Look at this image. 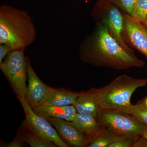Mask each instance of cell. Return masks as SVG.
Masks as SVG:
<instances>
[{
    "label": "cell",
    "mask_w": 147,
    "mask_h": 147,
    "mask_svg": "<svg viewBox=\"0 0 147 147\" xmlns=\"http://www.w3.org/2000/svg\"><path fill=\"white\" fill-rule=\"evenodd\" d=\"M147 16V0H136L135 10L132 17L143 24Z\"/></svg>",
    "instance_id": "obj_19"
},
{
    "label": "cell",
    "mask_w": 147,
    "mask_h": 147,
    "mask_svg": "<svg viewBox=\"0 0 147 147\" xmlns=\"http://www.w3.org/2000/svg\"><path fill=\"white\" fill-rule=\"evenodd\" d=\"M119 9L124 13L134 15L136 0H106Z\"/></svg>",
    "instance_id": "obj_17"
},
{
    "label": "cell",
    "mask_w": 147,
    "mask_h": 147,
    "mask_svg": "<svg viewBox=\"0 0 147 147\" xmlns=\"http://www.w3.org/2000/svg\"><path fill=\"white\" fill-rule=\"evenodd\" d=\"M36 36L34 24L28 12L7 4L1 6L0 44H7L13 50H25Z\"/></svg>",
    "instance_id": "obj_2"
},
{
    "label": "cell",
    "mask_w": 147,
    "mask_h": 147,
    "mask_svg": "<svg viewBox=\"0 0 147 147\" xmlns=\"http://www.w3.org/2000/svg\"><path fill=\"white\" fill-rule=\"evenodd\" d=\"M142 136L144 137L145 138H146L147 141V127L146 129H145V130L144 131V132L142 133Z\"/></svg>",
    "instance_id": "obj_24"
},
{
    "label": "cell",
    "mask_w": 147,
    "mask_h": 147,
    "mask_svg": "<svg viewBox=\"0 0 147 147\" xmlns=\"http://www.w3.org/2000/svg\"><path fill=\"white\" fill-rule=\"evenodd\" d=\"M142 101L143 103H144V104L145 106L147 108V96L145 98L144 100H142Z\"/></svg>",
    "instance_id": "obj_25"
},
{
    "label": "cell",
    "mask_w": 147,
    "mask_h": 147,
    "mask_svg": "<svg viewBox=\"0 0 147 147\" xmlns=\"http://www.w3.org/2000/svg\"><path fill=\"white\" fill-rule=\"evenodd\" d=\"M28 144L25 141L24 135L20 128L18 129L16 132L15 138L11 142L9 143L1 142V147H22L26 146Z\"/></svg>",
    "instance_id": "obj_20"
},
{
    "label": "cell",
    "mask_w": 147,
    "mask_h": 147,
    "mask_svg": "<svg viewBox=\"0 0 147 147\" xmlns=\"http://www.w3.org/2000/svg\"><path fill=\"white\" fill-rule=\"evenodd\" d=\"M117 134L104 129L90 141L88 147H110Z\"/></svg>",
    "instance_id": "obj_16"
},
{
    "label": "cell",
    "mask_w": 147,
    "mask_h": 147,
    "mask_svg": "<svg viewBox=\"0 0 147 147\" xmlns=\"http://www.w3.org/2000/svg\"><path fill=\"white\" fill-rule=\"evenodd\" d=\"M147 147V141L146 138L141 135L134 141L132 147Z\"/></svg>",
    "instance_id": "obj_23"
},
{
    "label": "cell",
    "mask_w": 147,
    "mask_h": 147,
    "mask_svg": "<svg viewBox=\"0 0 147 147\" xmlns=\"http://www.w3.org/2000/svg\"><path fill=\"white\" fill-rule=\"evenodd\" d=\"M104 129L136 141L147 127L134 116L114 110L100 109L96 116Z\"/></svg>",
    "instance_id": "obj_4"
},
{
    "label": "cell",
    "mask_w": 147,
    "mask_h": 147,
    "mask_svg": "<svg viewBox=\"0 0 147 147\" xmlns=\"http://www.w3.org/2000/svg\"><path fill=\"white\" fill-rule=\"evenodd\" d=\"M129 114L134 116L147 127V108L142 100L132 105Z\"/></svg>",
    "instance_id": "obj_18"
},
{
    "label": "cell",
    "mask_w": 147,
    "mask_h": 147,
    "mask_svg": "<svg viewBox=\"0 0 147 147\" xmlns=\"http://www.w3.org/2000/svg\"><path fill=\"white\" fill-rule=\"evenodd\" d=\"M123 38L129 47L138 50L147 59V29L139 20L126 13Z\"/></svg>",
    "instance_id": "obj_8"
},
{
    "label": "cell",
    "mask_w": 147,
    "mask_h": 147,
    "mask_svg": "<svg viewBox=\"0 0 147 147\" xmlns=\"http://www.w3.org/2000/svg\"><path fill=\"white\" fill-rule=\"evenodd\" d=\"M72 122L76 128L88 137L89 143L104 129L98 123L96 117L91 115L77 113Z\"/></svg>",
    "instance_id": "obj_13"
},
{
    "label": "cell",
    "mask_w": 147,
    "mask_h": 147,
    "mask_svg": "<svg viewBox=\"0 0 147 147\" xmlns=\"http://www.w3.org/2000/svg\"><path fill=\"white\" fill-rule=\"evenodd\" d=\"M32 109L36 115L45 118L51 117L63 119L71 122L77 113L76 108L73 105L56 106L47 102Z\"/></svg>",
    "instance_id": "obj_11"
},
{
    "label": "cell",
    "mask_w": 147,
    "mask_h": 147,
    "mask_svg": "<svg viewBox=\"0 0 147 147\" xmlns=\"http://www.w3.org/2000/svg\"><path fill=\"white\" fill-rule=\"evenodd\" d=\"M91 16L95 23L104 25L109 34L124 49L134 53L123 38L124 13L106 0H98L92 10Z\"/></svg>",
    "instance_id": "obj_5"
},
{
    "label": "cell",
    "mask_w": 147,
    "mask_h": 147,
    "mask_svg": "<svg viewBox=\"0 0 147 147\" xmlns=\"http://www.w3.org/2000/svg\"><path fill=\"white\" fill-rule=\"evenodd\" d=\"M73 105L77 113L96 117L101 109L98 103V89L92 88L86 91L79 92L77 100Z\"/></svg>",
    "instance_id": "obj_12"
},
{
    "label": "cell",
    "mask_w": 147,
    "mask_h": 147,
    "mask_svg": "<svg viewBox=\"0 0 147 147\" xmlns=\"http://www.w3.org/2000/svg\"><path fill=\"white\" fill-rule=\"evenodd\" d=\"M20 129L24 135L25 141L32 147H58L53 142L45 140L32 131L22 123Z\"/></svg>",
    "instance_id": "obj_15"
},
{
    "label": "cell",
    "mask_w": 147,
    "mask_h": 147,
    "mask_svg": "<svg viewBox=\"0 0 147 147\" xmlns=\"http://www.w3.org/2000/svg\"><path fill=\"white\" fill-rule=\"evenodd\" d=\"M143 25L145 26V27L147 29V16L146 17V19H145V21L144 22L143 24Z\"/></svg>",
    "instance_id": "obj_26"
},
{
    "label": "cell",
    "mask_w": 147,
    "mask_h": 147,
    "mask_svg": "<svg viewBox=\"0 0 147 147\" xmlns=\"http://www.w3.org/2000/svg\"><path fill=\"white\" fill-rule=\"evenodd\" d=\"M24 51L13 50L0 64L1 70L10 83L20 102L26 99L28 90L27 57L24 55Z\"/></svg>",
    "instance_id": "obj_6"
},
{
    "label": "cell",
    "mask_w": 147,
    "mask_h": 147,
    "mask_svg": "<svg viewBox=\"0 0 147 147\" xmlns=\"http://www.w3.org/2000/svg\"><path fill=\"white\" fill-rule=\"evenodd\" d=\"M26 118L23 123L42 138L53 142L58 147H68L61 139L55 127L47 119L36 115L25 99L21 101Z\"/></svg>",
    "instance_id": "obj_7"
},
{
    "label": "cell",
    "mask_w": 147,
    "mask_h": 147,
    "mask_svg": "<svg viewBox=\"0 0 147 147\" xmlns=\"http://www.w3.org/2000/svg\"><path fill=\"white\" fill-rule=\"evenodd\" d=\"M46 119L68 147H88L89 143L88 137L76 128L72 122L54 118Z\"/></svg>",
    "instance_id": "obj_10"
},
{
    "label": "cell",
    "mask_w": 147,
    "mask_h": 147,
    "mask_svg": "<svg viewBox=\"0 0 147 147\" xmlns=\"http://www.w3.org/2000/svg\"><path fill=\"white\" fill-rule=\"evenodd\" d=\"M147 79H136L125 74L116 77L110 84L98 89V103L101 109L129 114L134 92L145 86Z\"/></svg>",
    "instance_id": "obj_3"
},
{
    "label": "cell",
    "mask_w": 147,
    "mask_h": 147,
    "mask_svg": "<svg viewBox=\"0 0 147 147\" xmlns=\"http://www.w3.org/2000/svg\"><path fill=\"white\" fill-rule=\"evenodd\" d=\"M79 95V92L63 88H53L46 102L56 106L74 105Z\"/></svg>",
    "instance_id": "obj_14"
},
{
    "label": "cell",
    "mask_w": 147,
    "mask_h": 147,
    "mask_svg": "<svg viewBox=\"0 0 147 147\" xmlns=\"http://www.w3.org/2000/svg\"><path fill=\"white\" fill-rule=\"evenodd\" d=\"M27 63L28 86L26 100L33 108L46 102L53 88L46 85L39 79L32 66L30 60L27 57Z\"/></svg>",
    "instance_id": "obj_9"
},
{
    "label": "cell",
    "mask_w": 147,
    "mask_h": 147,
    "mask_svg": "<svg viewBox=\"0 0 147 147\" xmlns=\"http://www.w3.org/2000/svg\"><path fill=\"white\" fill-rule=\"evenodd\" d=\"M134 141L131 138L117 134L115 141L110 147H132Z\"/></svg>",
    "instance_id": "obj_21"
},
{
    "label": "cell",
    "mask_w": 147,
    "mask_h": 147,
    "mask_svg": "<svg viewBox=\"0 0 147 147\" xmlns=\"http://www.w3.org/2000/svg\"><path fill=\"white\" fill-rule=\"evenodd\" d=\"M13 50L11 47L7 44H0V64L2 63L7 55Z\"/></svg>",
    "instance_id": "obj_22"
},
{
    "label": "cell",
    "mask_w": 147,
    "mask_h": 147,
    "mask_svg": "<svg viewBox=\"0 0 147 147\" xmlns=\"http://www.w3.org/2000/svg\"><path fill=\"white\" fill-rule=\"evenodd\" d=\"M79 57L86 63L102 67L124 69L140 68L144 62L129 53L110 35L106 27L99 23L84 40Z\"/></svg>",
    "instance_id": "obj_1"
}]
</instances>
